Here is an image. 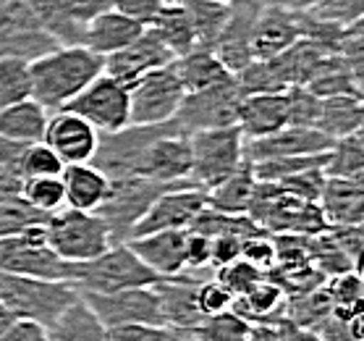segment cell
Returning a JSON list of instances; mask_svg holds the SVG:
<instances>
[{
    "label": "cell",
    "instance_id": "1",
    "mask_svg": "<svg viewBox=\"0 0 364 341\" xmlns=\"http://www.w3.org/2000/svg\"><path fill=\"white\" fill-rule=\"evenodd\" d=\"M105 71V58L84 45H58L29 63L32 100L45 110H60Z\"/></svg>",
    "mask_w": 364,
    "mask_h": 341
},
{
    "label": "cell",
    "instance_id": "2",
    "mask_svg": "<svg viewBox=\"0 0 364 341\" xmlns=\"http://www.w3.org/2000/svg\"><path fill=\"white\" fill-rule=\"evenodd\" d=\"M158 276L141 263L129 244H110L100 258L71 268V286L79 294H116L126 289L152 286Z\"/></svg>",
    "mask_w": 364,
    "mask_h": 341
},
{
    "label": "cell",
    "instance_id": "3",
    "mask_svg": "<svg viewBox=\"0 0 364 341\" xmlns=\"http://www.w3.org/2000/svg\"><path fill=\"white\" fill-rule=\"evenodd\" d=\"M76 300L79 291L68 281H42L0 273V305L16 320H34L48 328Z\"/></svg>",
    "mask_w": 364,
    "mask_h": 341
},
{
    "label": "cell",
    "instance_id": "4",
    "mask_svg": "<svg viewBox=\"0 0 364 341\" xmlns=\"http://www.w3.org/2000/svg\"><path fill=\"white\" fill-rule=\"evenodd\" d=\"M42 229L50 250L71 266L100 258L113 244L108 224L100 218V213L63 208L53 213Z\"/></svg>",
    "mask_w": 364,
    "mask_h": 341
},
{
    "label": "cell",
    "instance_id": "5",
    "mask_svg": "<svg viewBox=\"0 0 364 341\" xmlns=\"http://www.w3.org/2000/svg\"><path fill=\"white\" fill-rule=\"evenodd\" d=\"M189 182L202 192H210L244 163V134L239 126L194 132L189 134Z\"/></svg>",
    "mask_w": 364,
    "mask_h": 341
},
{
    "label": "cell",
    "instance_id": "6",
    "mask_svg": "<svg viewBox=\"0 0 364 341\" xmlns=\"http://www.w3.org/2000/svg\"><path fill=\"white\" fill-rule=\"evenodd\" d=\"M171 187L173 184H158L152 182V179H141V176L110 179L105 202L100 205L97 213L108 224L113 244H124V241L132 239L134 226L139 224L149 205L158 200L166 189H171Z\"/></svg>",
    "mask_w": 364,
    "mask_h": 341
},
{
    "label": "cell",
    "instance_id": "7",
    "mask_svg": "<svg viewBox=\"0 0 364 341\" xmlns=\"http://www.w3.org/2000/svg\"><path fill=\"white\" fill-rule=\"evenodd\" d=\"M42 226L0 239V273L42 278V281H71L74 266L50 250Z\"/></svg>",
    "mask_w": 364,
    "mask_h": 341
},
{
    "label": "cell",
    "instance_id": "8",
    "mask_svg": "<svg viewBox=\"0 0 364 341\" xmlns=\"http://www.w3.org/2000/svg\"><path fill=\"white\" fill-rule=\"evenodd\" d=\"M183 95L186 92L173 63L149 71L129 87V126H155L173 121Z\"/></svg>",
    "mask_w": 364,
    "mask_h": 341
},
{
    "label": "cell",
    "instance_id": "9",
    "mask_svg": "<svg viewBox=\"0 0 364 341\" xmlns=\"http://www.w3.org/2000/svg\"><path fill=\"white\" fill-rule=\"evenodd\" d=\"M60 110L76 113L100 134L121 132L129 126V87L116 82L113 76L100 74Z\"/></svg>",
    "mask_w": 364,
    "mask_h": 341
},
{
    "label": "cell",
    "instance_id": "10",
    "mask_svg": "<svg viewBox=\"0 0 364 341\" xmlns=\"http://www.w3.org/2000/svg\"><path fill=\"white\" fill-rule=\"evenodd\" d=\"M205 208L207 197L199 187H194L191 182L173 184L171 189H166L158 200L149 205L139 224L134 226L132 239L158 231H186L202 216Z\"/></svg>",
    "mask_w": 364,
    "mask_h": 341
},
{
    "label": "cell",
    "instance_id": "11",
    "mask_svg": "<svg viewBox=\"0 0 364 341\" xmlns=\"http://www.w3.org/2000/svg\"><path fill=\"white\" fill-rule=\"evenodd\" d=\"M191 171V150L189 134L183 132L178 121H171L166 132H160L141 152L139 163L134 168V176L152 179L158 184H178L189 182Z\"/></svg>",
    "mask_w": 364,
    "mask_h": 341
},
{
    "label": "cell",
    "instance_id": "12",
    "mask_svg": "<svg viewBox=\"0 0 364 341\" xmlns=\"http://www.w3.org/2000/svg\"><path fill=\"white\" fill-rule=\"evenodd\" d=\"M239 100L241 95L236 90V79H231V82L215 84V87H207V90L186 92L173 118L186 134L236 126Z\"/></svg>",
    "mask_w": 364,
    "mask_h": 341
},
{
    "label": "cell",
    "instance_id": "13",
    "mask_svg": "<svg viewBox=\"0 0 364 341\" xmlns=\"http://www.w3.org/2000/svg\"><path fill=\"white\" fill-rule=\"evenodd\" d=\"M55 48L58 42L42 29L24 0H11L6 11L0 14V58L32 63Z\"/></svg>",
    "mask_w": 364,
    "mask_h": 341
},
{
    "label": "cell",
    "instance_id": "14",
    "mask_svg": "<svg viewBox=\"0 0 364 341\" xmlns=\"http://www.w3.org/2000/svg\"><path fill=\"white\" fill-rule=\"evenodd\" d=\"M79 297L90 305V310L105 328L129 323L163 325L166 328L163 315H160V302L152 286L116 291V294H79Z\"/></svg>",
    "mask_w": 364,
    "mask_h": 341
},
{
    "label": "cell",
    "instance_id": "15",
    "mask_svg": "<svg viewBox=\"0 0 364 341\" xmlns=\"http://www.w3.org/2000/svg\"><path fill=\"white\" fill-rule=\"evenodd\" d=\"M259 11H262V0H231L228 3V16L213 45V53L233 76L255 61L252 58V29H255Z\"/></svg>",
    "mask_w": 364,
    "mask_h": 341
},
{
    "label": "cell",
    "instance_id": "16",
    "mask_svg": "<svg viewBox=\"0 0 364 341\" xmlns=\"http://www.w3.org/2000/svg\"><path fill=\"white\" fill-rule=\"evenodd\" d=\"M42 142L60 158L63 166L92 163L100 145V132L71 110H55L48 116Z\"/></svg>",
    "mask_w": 364,
    "mask_h": 341
},
{
    "label": "cell",
    "instance_id": "17",
    "mask_svg": "<svg viewBox=\"0 0 364 341\" xmlns=\"http://www.w3.org/2000/svg\"><path fill=\"white\" fill-rule=\"evenodd\" d=\"M333 147V140L317 129L304 126H283L281 132L259 137V140H244V158L249 163L273 158H291V155H320Z\"/></svg>",
    "mask_w": 364,
    "mask_h": 341
},
{
    "label": "cell",
    "instance_id": "18",
    "mask_svg": "<svg viewBox=\"0 0 364 341\" xmlns=\"http://www.w3.org/2000/svg\"><path fill=\"white\" fill-rule=\"evenodd\" d=\"M173 61V53L168 51L149 29H144V34L136 42H132L129 48L105 56V71L102 74L113 76L116 82L132 87V84L139 82L141 76H147L149 71L168 66Z\"/></svg>",
    "mask_w": 364,
    "mask_h": 341
},
{
    "label": "cell",
    "instance_id": "19",
    "mask_svg": "<svg viewBox=\"0 0 364 341\" xmlns=\"http://www.w3.org/2000/svg\"><path fill=\"white\" fill-rule=\"evenodd\" d=\"M296 40H301L296 11L262 3V11H259L255 29H252V58H275L283 51H289Z\"/></svg>",
    "mask_w": 364,
    "mask_h": 341
},
{
    "label": "cell",
    "instance_id": "20",
    "mask_svg": "<svg viewBox=\"0 0 364 341\" xmlns=\"http://www.w3.org/2000/svg\"><path fill=\"white\" fill-rule=\"evenodd\" d=\"M197 278L189 276H171V278H158L152 283V291L160 302V315L166 328H199L202 325V313L197 308Z\"/></svg>",
    "mask_w": 364,
    "mask_h": 341
},
{
    "label": "cell",
    "instance_id": "21",
    "mask_svg": "<svg viewBox=\"0 0 364 341\" xmlns=\"http://www.w3.org/2000/svg\"><path fill=\"white\" fill-rule=\"evenodd\" d=\"M317 208L331 226H362L364 221V179L351 176H325L323 192L317 197Z\"/></svg>",
    "mask_w": 364,
    "mask_h": 341
},
{
    "label": "cell",
    "instance_id": "22",
    "mask_svg": "<svg viewBox=\"0 0 364 341\" xmlns=\"http://www.w3.org/2000/svg\"><path fill=\"white\" fill-rule=\"evenodd\" d=\"M126 244L158 278L181 276L186 271V258H183L186 231H158L147 236H134Z\"/></svg>",
    "mask_w": 364,
    "mask_h": 341
},
{
    "label": "cell",
    "instance_id": "23",
    "mask_svg": "<svg viewBox=\"0 0 364 341\" xmlns=\"http://www.w3.org/2000/svg\"><path fill=\"white\" fill-rule=\"evenodd\" d=\"M236 126L244 140H259L267 134L281 132L289 126V108L286 92H265V95H247L236 108Z\"/></svg>",
    "mask_w": 364,
    "mask_h": 341
},
{
    "label": "cell",
    "instance_id": "24",
    "mask_svg": "<svg viewBox=\"0 0 364 341\" xmlns=\"http://www.w3.org/2000/svg\"><path fill=\"white\" fill-rule=\"evenodd\" d=\"M144 29H147V26H141L139 21H134V19L108 9L105 14L95 16L90 24H87L82 45L105 58L110 53L124 51L132 42H136L141 34H144Z\"/></svg>",
    "mask_w": 364,
    "mask_h": 341
},
{
    "label": "cell",
    "instance_id": "25",
    "mask_svg": "<svg viewBox=\"0 0 364 341\" xmlns=\"http://www.w3.org/2000/svg\"><path fill=\"white\" fill-rule=\"evenodd\" d=\"M60 182H63V194H66V208L84 210V213H97L110 187L108 176L92 163L66 166L60 174Z\"/></svg>",
    "mask_w": 364,
    "mask_h": 341
},
{
    "label": "cell",
    "instance_id": "26",
    "mask_svg": "<svg viewBox=\"0 0 364 341\" xmlns=\"http://www.w3.org/2000/svg\"><path fill=\"white\" fill-rule=\"evenodd\" d=\"M231 310L249 325H278L286 320V291L270 278H262L244 297L233 300Z\"/></svg>",
    "mask_w": 364,
    "mask_h": 341
},
{
    "label": "cell",
    "instance_id": "27",
    "mask_svg": "<svg viewBox=\"0 0 364 341\" xmlns=\"http://www.w3.org/2000/svg\"><path fill=\"white\" fill-rule=\"evenodd\" d=\"M255 171H252V163L244 158V163L228 179H223L218 187L205 192L207 208L215 210V213H225V216H247L252 197H255Z\"/></svg>",
    "mask_w": 364,
    "mask_h": 341
},
{
    "label": "cell",
    "instance_id": "28",
    "mask_svg": "<svg viewBox=\"0 0 364 341\" xmlns=\"http://www.w3.org/2000/svg\"><path fill=\"white\" fill-rule=\"evenodd\" d=\"M147 29L173 53V58L197 51V34H194L191 19L176 0L163 3V9L158 11V16L149 21Z\"/></svg>",
    "mask_w": 364,
    "mask_h": 341
},
{
    "label": "cell",
    "instance_id": "29",
    "mask_svg": "<svg viewBox=\"0 0 364 341\" xmlns=\"http://www.w3.org/2000/svg\"><path fill=\"white\" fill-rule=\"evenodd\" d=\"M173 66L178 79H181L183 92H199L233 79V74L220 63V58H218L215 53L202 51V48L186 53V56H178L173 61Z\"/></svg>",
    "mask_w": 364,
    "mask_h": 341
},
{
    "label": "cell",
    "instance_id": "30",
    "mask_svg": "<svg viewBox=\"0 0 364 341\" xmlns=\"http://www.w3.org/2000/svg\"><path fill=\"white\" fill-rule=\"evenodd\" d=\"M50 341H108V328L100 323L90 305L79 297L48 325Z\"/></svg>",
    "mask_w": 364,
    "mask_h": 341
},
{
    "label": "cell",
    "instance_id": "31",
    "mask_svg": "<svg viewBox=\"0 0 364 341\" xmlns=\"http://www.w3.org/2000/svg\"><path fill=\"white\" fill-rule=\"evenodd\" d=\"M364 108L362 98H320V116H317L315 129L331 137L333 142L348 134L362 132Z\"/></svg>",
    "mask_w": 364,
    "mask_h": 341
},
{
    "label": "cell",
    "instance_id": "32",
    "mask_svg": "<svg viewBox=\"0 0 364 341\" xmlns=\"http://www.w3.org/2000/svg\"><path fill=\"white\" fill-rule=\"evenodd\" d=\"M45 126H48V110L32 98L0 110V137L6 140L26 142V145L42 142Z\"/></svg>",
    "mask_w": 364,
    "mask_h": 341
},
{
    "label": "cell",
    "instance_id": "33",
    "mask_svg": "<svg viewBox=\"0 0 364 341\" xmlns=\"http://www.w3.org/2000/svg\"><path fill=\"white\" fill-rule=\"evenodd\" d=\"M267 6H283L289 11H304L325 24L348 26L362 21L364 0H262Z\"/></svg>",
    "mask_w": 364,
    "mask_h": 341
},
{
    "label": "cell",
    "instance_id": "34",
    "mask_svg": "<svg viewBox=\"0 0 364 341\" xmlns=\"http://www.w3.org/2000/svg\"><path fill=\"white\" fill-rule=\"evenodd\" d=\"M191 19L194 34H197V48L213 51L218 34L223 29V21L228 16V3H210V0H176Z\"/></svg>",
    "mask_w": 364,
    "mask_h": 341
},
{
    "label": "cell",
    "instance_id": "35",
    "mask_svg": "<svg viewBox=\"0 0 364 341\" xmlns=\"http://www.w3.org/2000/svg\"><path fill=\"white\" fill-rule=\"evenodd\" d=\"M29 11H32L42 29L58 42V45H82L84 32L76 29L66 16V6L63 0H24Z\"/></svg>",
    "mask_w": 364,
    "mask_h": 341
},
{
    "label": "cell",
    "instance_id": "36",
    "mask_svg": "<svg viewBox=\"0 0 364 341\" xmlns=\"http://www.w3.org/2000/svg\"><path fill=\"white\" fill-rule=\"evenodd\" d=\"M325 176H341V179H351V176L364 174V145H362V132L341 137L333 142V147L328 150L323 166Z\"/></svg>",
    "mask_w": 364,
    "mask_h": 341
},
{
    "label": "cell",
    "instance_id": "37",
    "mask_svg": "<svg viewBox=\"0 0 364 341\" xmlns=\"http://www.w3.org/2000/svg\"><path fill=\"white\" fill-rule=\"evenodd\" d=\"M26 205L40 210L45 216H53L66 208V194H63V182L60 176H37V179H24L21 182V194Z\"/></svg>",
    "mask_w": 364,
    "mask_h": 341
},
{
    "label": "cell",
    "instance_id": "38",
    "mask_svg": "<svg viewBox=\"0 0 364 341\" xmlns=\"http://www.w3.org/2000/svg\"><path fill=\"white\" fill-rule=\"evenodd\" d=\"M325 158L328 152H320V155H291V158H273V160H259V163H252V171H255L257 182H270L278 184L289 176L306 174V171H323Z\"/></svg>",
    "mask_w": 364,
    "mask_h": 341
},
{
    "label": "cell",
    "instance_id": "39",
    "mask_svg": "<svg viewBox=\"0 0 364 341\" xmlns=\"http://www.w3.org/2000/svg\"><path fill=\"white\" fill-rule=\"evenodd\" d=\"M29 98H32L29 63L16 58H0V110Z\"/></svg>",
    "mask_w": 364,
    "mask_h": 341
},
{
    "label": "cell",
    "instance_id": "40",
    "mask_svg": "<svg viewBox=\"0 0 364 341\" xmlns=\"http://www.w3.org/2000/svg\"><path fill=\"white\" fill-rule=\"evenodd\" d=\"M306 252H309V263L323 278H333V276H341L346 271H354L351 263L346 260V255L338 250V244L333 241L331 231H323L317 236H309L306 241Z\"/></svg>",
    "mask_w": 364,
    "mask_h": 341
},
{
    "label": "cell",
    "instance_id": "41",
    "mask_svg": "<svg viewBox=\"0 0 364 341\" xmlns=\"http://www.w3.org/2000/svg\"><path fill=\"white\" fill-rule=\"evenodd\" d=\"M50 216L34 210L32 205H26L21 197L9 202H0V239L6 236H16V234H24L34 226H42Z\"/></svg>",
    "mask_w": 364,
    "mask_h": 341
},
{
    "label": "cell",
    "instance_id": "42",
    "mask_svg": "<svg viewBox=\"0 0 364 341\" xmlns=\"http://www.w3.org/2000/svg\"><path fill=\"white\" fill-rule=\"evenodd\" d=\"M249 328L252 325L239 318L233 310L228 313H220V315H213V318H205L197 331V336L202 341H247L249 336Z\"/></svg>",
    "mask_w": 364,
    "mask_h": 341
},
{
    "label": "cell",
    "instance_id": "43",
    "mask_svg": "<svg viewBox=\"0 0 364 341\" xmlns=\"http://www.w3.org/2000/svg\"><path fill=\"white\" fill-rule=\"evenodd\" d=\"M265 276L259 273L255 266H249L247 260H233L231 266H223L218 268V276L215 281L223 286L228 294H231L233 300H239V297H244L249 289H255L257 283L262 281Z\"/></svg>",
    "mask_w": 364,
    "mask_h": 341
},
{
    "label": "cell",
    "instance_id": "44",
    "mask_svg": "<svg viewBox=\"0 0 364 341\" xmlns=\"http://www.w3.org/2000/svg\"><path fill=\"white\" fill-rule=\"evenodd\" d=\"M63 163L55 152L50 150L45 142H32L26 147L24 158H21V168L18 176L21 179H37V176H60L63 174Z\"/></svg>",
    "mask_w": 364,
    "mask_h": 341
},
{
    "label": "cell",
    "instance_id": "45",
    "mask_svg": "<svg viewBox=\"0 0 364 341\" xmlns=\"http://www.w3.org/2000/svg\"><path fill=\"white\" fill-rule=\"evenodd\" d=\"M286 108H289V126L315 129L320 116V98L306 87H289L286 90Z\"/></svg>",
    "mask_w": 364,
    "mask_h": 341
},
{
    "label": "cell",
    "instance_id": "46",
    "mask_svg": "<svg viewBox=\"0 0 364 341\" xmlns=\"http://www.w3.org/2000/svg\"><path fill=\"white\" fill-rule=\"evenodd\" d=\"M325 291L331 297L333 308L356 310L362 308V273L359 271H346L341 276H333L325 283Z\"/></svg>",
    "mask_w": 364,
    "mask_h": 341
},
{
    "label": "cell",
    "instance_id": "47",
    "mask_svg": "<svg viewBox=\"0 0 364 341\" xmlns=\"http://www.w3.org/2000/svg\"><path fill=\"white\" fill-rule=\"evenodd\" d=\"M241 260H247L249 266H255L262 276L270 273L275 263H278L273 236L270 234H257V236L244 239L241 241Z\"/></svg>",
    "mask_w": 364,
    "mask_h": 341
},
{
    "label": "cell",
    "instance_id": "48",
    "mask_svg": "<svg viewBox=\"0 0 364 341\" xmlns=\"http://www.w3.org/2000/svg\"><path fill=\"white\" fill-rule=\"evenodd\" d=\"M233 305V297L213 278V281H199L197 283V308L202 318H213L220 313H228Z\"/></svg>",
    "mask_w": 364,
    "mask_h": 341
},
{
    "label": "cell",
    "instance_id": "49",
    "mask_svg": "<svg viewBox=\"0 0 364 341\" xmlns=\"http://www.w3.org/2000/svg\"><path fill=\"white\" fill-rule=\"evenodd\" d=\"M333 241L338 244V250L346 255L354 271L362 273V252H364V231L362 226H331L328 229Z\"/></svg>",
    "mask_w": 364,
    "mask_h": 341
},
{
    "label": "cell",
    "instance_id": "50",
    "mask_svg": "<svg viewBox=\"0 0 364 341\" xmlns=\"http://www.w3.org/2000/svg\"><path fill=\"white\" fill-rule=\"evenodd\" d=\"M63 6H66L68 21H71L76 29L84 32L92 19L100 16V14H105V11L110 9V0H63Z\"/></svg>",
    "mask_w": 364,
    "mask_h": 341
},
{
    "label": "cell",
    "instance_id": "51",
    "mask_svg": "<svg viewBox=\"0 0 364 341\" xmlns=\"http://www.w3.org/2000/svg\"><path fill=\"white\" fill-rule=\"evenodd\" d=\"M166 0H110V9L124 14V16L139 21L141 26H149V21L158 16Z\"/></svg>",
    "mask_w": 364,
    "mask_h": 341
},
{
    "label": "cell",
    "instance_id": "52",
    "mask_svg": "<svg viewBox=\"0 0 364 341\" xmlns=\"http://www.w3.org/2000/svg\"><path fill=\"white\" fill-rule=\"evenodd\" d=\"M241 236H233V234H220V236H213L210 239V266L223 268L231 266L233 260L241 258Z\"/></svg>",
    "mask_w": 364,
    "mask_h": 341
},
{
    "label": "cell",
    "instance_id": "53",
    "mask_svg": "<svg viewBox=\"0 0 364 341\" xmlns=\"http://www.w3.org/2000/svg\"><path fill=\"white\" fill-rule=\"evenodd\" d=\"M166 328L163 325H144V323H129L108 328V341H163Z\"/></svg>",
    "mask_w": 364,
    "mask_h": 341
},
{
    "label": "cell",
    "instance_id": "54",
    "mask_svg": "<svg viewBox=\"0 0 364 341\" xmlns=\"http://www.w3.org/2000/svg\"><path fill=\"white\" fill-rule=\"evenodd\" d=\"M183 258H186V268H191V271L210 266V236L194 231V229H186Z\"/></svg>",
    "mask_w": 364,
    "mask_h": 341
},
{
    "label": "cell",
    "instance_id": "55",
    "mask_svg": "<svg viewBox=\"0 0 364 341\" xmlns=\"http://www.w3.org/2000/svg\"><path fill=\"white\" fill-rule=\"evenodd\" d=\"M0 341H50L48 328L34 320H14L9 331L0 336Z\"/></svg>",
    "mask_w": 364,
    "mask_h": 341
},
{
    "label": "cell",
    "instance_id": "56",
    "mask_svg": "<svg viewBox=\"0 0 364 341\" xmlns=\"http://www.w3.org/2000/svg\"><path fill=\"white\" fill-rule=\"evenodd\" d=\"M26 147H29L26 142H16V140H6V137H0V166H6L9 171L18 174Z\"/></svg>",
    "mask_w": 364,
    "mask_h": 341
},
{
    "label": "cell",
    "instance_id": "57",
    "mask_svg": "<svg viewBox=\"0 0 364 341\" xmlns=\"http://www.w3.org/2000/svg\"><path fill=\"white\" fill-rule=\"evenodd\" d=\"M21 176L9 171L6 166H0V202H9V200H16L18 194H21Z\"/></svg>",
    "mask_w": 364,
    "mask_h": 341
},
{
    "label": "cell",
    "instance_id": "58",
    "mask_svg": "<svg viewBox=\"0 0 364 341\" xmlns=\"http://www.w3.org/2000/svg\"><path fill=\"white\" fill-rule=\"evenodd\" d=\"M278 341H320V339H317L315 333L301 331V328H296V325H291L289 320H283V323H281V336H278Z\"/></svg>",
    "mask_w": 364,
    "mask_h": 341
},
{
    "label": "cell",
    "instance_id": "59",
    "mask_svg": "<svg viewBox=\"0 0 364 341\" xmlns=\"http://www.w3.org/2000/svg\"><path fill=\"white\" fill-rule=\"evenodd\" d=\"M163 341H202L197 336V331L189 328H166V339Z\"/></svg>",
    "mask_w": 364,
    "mask_h": 341
},
{
    "label": "cell",
    "instance_id": "60",
    "mask_svg": "<svg viewBox=\"0 0 364 341\" xmlns=\"http://www.w3.org/2000/svg\"><path fill=\"white\" fill-rule=\"evenodd\" d=\"M14 320H16V318L11 315L9 310H6V308H3V305H0V336H3V333L9 331V325L14 323Z\"/></svg>",
    "mask_w": 364,
    "mask_h": 341
},
{
    "label": "cell",
    "instance_id": "61",
    "mask_svg": "<svg viewBox=\"0 0 364 341\" xmlns=\"http://www.w3.org/2000/svg\"><path fill=\"white\" fill-rule=\"evenodd\" d=\"M11 0H0V14H3V11H6V6H9Z\"/></svg>",
    "mask_w": 364,
    "mask_h": 341
},
{
    "label": "cell",
    "instance_id": "62",
    "mask_svg": "<svg viewBox=\"0 0 364 341\" xmlns=\"http://www.w3.org/2000/svg\"><path fill=\"white\" fill-rule=\"evenodd\" d=\"M210 3H223L225 6V3H231V0H210Z\"/></svg>",
    "mask_w": 364,
    "mask_h": 341
}]
</instances>
